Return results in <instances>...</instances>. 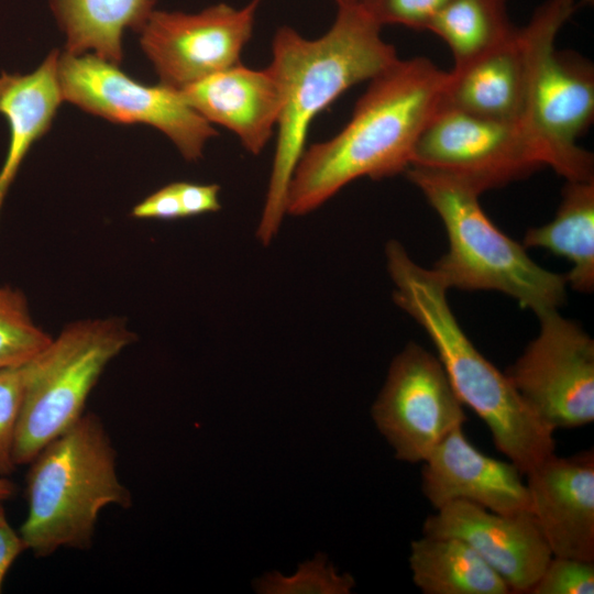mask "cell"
I'll return each instance as SVG.
<instances>
[{
  "instance_id": "cell-1",
  "label": "cell",
  "mask_w": 594,
  "mask_h": 594,
  "mask_svg": "<svg viewBox=\"0 0 594 594\" xmlns=\"http://www.w3.org/2000/svg\"><path fill=\"white\" fill-rule=\"evenodd\" d=\"M447 80L448 72L421 56L398 58L371 79L345 127L305 148L286 213H309L356 178L405 173L420 133L442 105Z\"/></svg>"
},
{
  "instance_id": "cell-2",
  "label": "cell",
  "mask_w": 594,
  "mask_h": 594,
  "mask_svg": "<svg viewBox=\"0 0 594 594\" xmlns=\"http://www.w3.org/2000/svg\"><path fill=\"white\" fill-rule=\"evenodd\" d=\"M378 25L359 2L338 7L330 29L305 38L290 26L272 41L273 75L280 97L271 177L256 238L264 245L277 234L286 215L294 169L305 151L311 121L349 88L370 81L397 59Z\"/></svg>"
},
{
  "instance_id": "cell-3",
  "label": "cell",
  "mask_w": 594,
  "mask_h": 594,
  "mask_svg": "<svg viewBox=\"0 0 594 594\" xmlns=\"http://www.w3.org/2000/svg\"><path fill=\"white\" fill-rule=\"evenodd\" d=\"M385 254L395 304L425 329L457 396L487 426L496 449L524 475L552 455L554 432L531 411L507 375L466 337L438 273L415 263L395 240L386 244Z\"/></svg>"
},
{
  "instance_id": "cell-4",
  "label": "cell",
  "mask_w": 594,
  "mask_h": 594,
  "mask_svg": "<svg viewBox=\"0 0 594 594\" xmlns=\"http://www.w3.org/2000/svg\"><path fill=\"white\" fill-rule=\"evenodd\" d=\"M116 460L105 425L91 413L48 442L30 462L28 514L19 531L25 548L40 558L90 548L100 512L132 504Z\"/></svg>"
},
{
  "instance_id": "cell-5",
  "label": "cell",
  "mask_w": 594,
  "mask_h": 594,
  "mask_svg": "<svg viewBox=\"0 0 594 594\" xmlns=\"http://www.w3.org/2000/svg\"><path fill=\"white\" fill-rule=\"evenodd\" d=\"M405 173L444 224L449 250L433 270L448 289L497 290L537 317L558 310L566 296L565 274L539 266L502 232L483 211L481 194L440 172L408 167Z\"/></svg>"
},
{
  "instance_id": "cell-6",
  "label": "cell",
  "mask_w": 594,
  "mask_h": 594,
  "mask_svg": "<svg viewBox=\"0 0 594 594\" xmlns=\"http://www.w3.org/2000/svg\"><path fill=\"white\" fill-rule=\"evenodd\" d=\"M574 0H546L525 25L529 75L520 129L542 166L565 180L594 179L592 153L578 139L594 119V67L556 38L575 10Z\"/></svg>"
},
{
  "instance_id": "cell-7",
  "label": "cell",
  "mask_w": 594,
  "mask_h": 594,
  "mask_svg": "<svg viewBox=\"0 0 594 594\" xmlns=\"http://www.w3.org/2000/svg\"><path fill=\"white\" fill-rule=\"evenodd\" d=\"M134 336L119 319L67 326L23 364V391L13 459L29 464L53 439L82 416L86 400L108 363Z\"/></svg>"
},
{
  "instance_id": "cell-8",
  "label": "cell",
  "mask_w": 594,
  "mask_h": 594,
  "mask_svg": "<svg viewBox=\"0 0 594 594\" xmlns=\"http://www.w3.org/2000/svg\"><path fill=\"white\" fill-rule=\"evenodd\" d=\"M57 77L64 100L111 122L152 125L187 161L199 160L207 141L218 134L179 90L143 85L94 54H59Z\"/></svg>"
},
{
  "instance_id": "cell-9",
  "label": "cell",
  "mask_w": 594,
  "mask_h": 594,
  "mask_svg": "<svg viewBox=\"0 0 594 594\" xmlns=\"http://www.w3.org/2000/svg\"><path fill=\"white\" fill-rule=\"evenodd\" d=\"M539 334L505 374L553 432L594 421V341L558 310L538 317Z\"/></svg>"
},
{
  "instance_id": "cell-10",
  "label": "cell",
  "mask_w": 594,
  "mask_h": 594,
  "mask_svg": "<svg viewBox=\"0 0 594 594\" xmlns=\"http://www.w3.org/2000/svg\"><path fill=\"white\" fill-rule=\"evenodd\" d=\"M409 167L451 175L482 194L527 177L542 164L519 123L441 105L420 133Z\"/></svg>"
},
{
  "instance_id": "cell-11",
  "label": "cell",
  "mask_w": 594,
  "mask_h": 594,
  "mask_svg": "<svg viewBox=\"0 0 594 594\" xmlns=\"http://www.w3.org/2000/svg\"><path fill=\"white\" fill-rule=\"evenodd\" d=\"M372 417L398 460L422 463L466 416L438 356L415 342L393 360Z\"/></svg>"
},
{
  "instance_id": "cell-12",
  "label": "cell",
  "mask_w": 594,
  "mask_h": 594,
  "mask_svg": "<svg viewBox=\"0 0 594 594\" xmlns=\"http://www.w3.org/2000/svg\"><path fill=\"white\" fill-rule=\"evenodd\" d=\"M258 2L240 9L219 3L198 13L154 10L139 33L161 84L183 90L240 64Z\"/></svg>"
},
{
  "instance_id": "cell-13",
  "label": "cell",
  "mask_w": 594,
  "mask_h": 594,
  "mask_svg": "<svg viewBox=\"0 0 594 594\" xmlns=\"http://www.w3.org/2000/svg\"><path fill=\"white\" fill-rule=\"evenodd\" d=\"M422 535L464 541L505 580L513 593H529L552 558L530 512L498 514L454 501L426 518Z\"/></svg>"
},
{
  "instance_id": "cell-14",
  "label": "cell",
  "mask_w": 594,
  "mask_h": 594,
  "mask_svg": "<svg viewBox=\"0 0 594 594\" xmlns=\"http://www.w3.org/2000/svg\"><path fill=\"white\" fill-rule=\"evenodd\" d=\"M525 475L530 512L552 556L594 561V451L553 453Z\"/></svg>"
},
{
  "instance_id": "cell-15",
  "label": "cell",
  "mask_w": 594,
  "mask_h": 594,
  "mask_svg": "<svg viewBox=\"0 0 594 594\" xmlns=\"http://www.w3.org/2000/svg\"><path fill=\"white\" fill-rule=\"evenodd\" d=\"M422 464L421 491L436 509L465 501L498 514L530 512L522 472L510 461L481 452L462 427L451 431Z\"/></svg>"
},
{
  "instance_id": "cell-16",
  "label": "cell",
  "mask_w": 594,
  "mask_h": 594,
  "mask_svg": "<svg viewBox=\"0 0 594 594\" xmlns=\"http://www.w3.org/2000/svg\"><path fill=\"white\" fill-rule=\"evenodd\" d=\"M179 91L208 122L232 131L251 154H260L274 134L280 97L267 67L240 63Z\"/></svg>"
},
{
  "instance_id": "cell-17",
  "label": "cell",
  "mask_w": 594,
  "mask_h": 594,
  "mask_svg": "<svg viewBox=\"0 0 594 594\" xmlns=\"http://www.w3.org/2000/svg\"><path fill=\"white\" fill-rule=\"evenodd\" d=\"M529 75L525 26L499 46L448 72L442 105L480 117L519 123Z\"/></svg>"
},
{
  "instance_id": "cell-18",
  "label": "cell",
  "mask_w": 594,
  "mask_h": 594,
  "mask_svg": "<svg viewBox=\"0 0 594 594\" xmlns=\"http://www.w3.org/2000/svg\"><path fill=\"white\" fill-rule=\"evenodd\" d=\"M59 52L53 50L32 73L0 75V113L9 123V146L0 170V210L31 146L51 128L62 101Z\"/></svg>"
},
{
  "instance_id": "cell-19",
  "label": "cell",
  "mask_w": 594,
  "mask_h": 594,
  "mask_svg": "<svg viewBox=\"0 0 594 594\" xmlns=\"http://www.w3.org/2000/svg\"><path fill=\"white\" fill-rule=\"evenodd\" d=\"M58 25L66 35L67 53L86 54L119 65L123 57L122 35L139 32L156 0H50Z\"/></svg>"
},
{
  "instance_id": "cell-20",
  "label": "cell",
  "mask_w": 594,
  "mask_h": 594,
  "mask_svg": "<svg viewBox=\"0 0 594 594\" xmlns=\"http://www.w3.org/2000/svg\"><path fill=\"white\" fill-rule=\"evenodd\" d=\"M522 245L542 248L565 257L572 264L565 274L568 284L578 292L591 293L594 288V179L566 180L554 219L530 228Z\"/></svg>"
},
{
  "instance_id": "cell-21",
  "label": "cell",
  "mask_w": 594,
  "mask_h": 594,
  "mask_svg": "<svg viewBox=\"0 0 594 594\" xmlns=\"http://www.w3.org/2000/svg\"><path fill=\"white\" fill-rule=\"evenodd\" d=\"M413 582L424 594H509L505 580L468 543L424 536L410 544Z\"/></svg>"
},
{
  "instance_id": "cell-22",
  "label": "cell",
  "mask_w": 594,
  "mask_h": 594,
  "mask_svg": "<svg viewBox=\"0 0 594 594\" xmlns=\"http://www.w3.org/2000/svg\"><path fill=\"white\" fill-rule=\"evenodd\" d=\"M427 30L448 45L458 67L503 44L516 26L507 0H451Z\"/></svg>"
},
{
  "instance_id": "cell-23",
  "label": "cell",
  "mask_w": 594,
  "mask_h": 594,
  "mask_svg": "<svg viewBox=\"0 0 594 594\" xmlns=\"http://www.w3.org/2000/svg\"><path fill=\"white\" fill-rule=\"evenodd\" d=\"M51 341L32 320L22 293L0 286V369L25 364Z\"/></svg>"
},
{
  "instance_id": "cell-24",
  "label": "cell",
  "mask_w": 594,
  "mask_h": 594,
  "mask_svg": "<svg viewBox=\"0 0 594 594\" xmlns=\"http://www.w3.org/2000/svg\"><path fill=\"white\" fill-rule=\"evenodd\" d=\"M23 391V365L0 369V476L16 464L13 448Z\"/></svg>"
},
{
  "instance_id": "cell-25",
  "label": "cell",
  "mask_w": 594,
  "mask_h": 594,
  "mask_svg": "<svg viewBox=\"0 0 594 594\" xmlns=\"http://www.w3.org/2000/svg\"><path fill=\"white\" fill-rule=\"evenodd\" d=\"M531 594H593L594 561L552 556Z\"/></svg>"
},
{
  "instance_id": "cell-26",
  "label": "cell",
  "mask_w": 594,
  "mask_h": 594,
  "mask_svg": "<svg viewBox=\"0 0 594 594\" xmlns=\"http://www.w3.org/2000/svg\"><path fill=\"white\" fill-rule=\"evenodd\" d=\"M451 0H359L363 10L381 26L403 25L427 30L432 19Z\"/></svg>"
},
{
  "instance_id": "cell-27",
  "label": "cell",
  "mask_w": 594,
  "mask_h": 594,
  "mask_svg": "<svg viewBox=\"0 0 594 594\" xmlns=\"http://www.w3.org/2000/svg\"><path fill=\"white\" fill-rule=\"evenodd\" d=\"M132 216L139 219L164 220L184 218L175 183L158 189L138 204L132 210Z\"/></svg>"
},
{
  "instance_id": "cell-28",
  "label": "cell",
  "mask_w": 594,
  "mask_h": 594,
  "mask_svg": "<svg viewBox=\"0 0 594 594\" xmlns=\"http://www.w3.org/2000/svg\"><path fill=\"white\" fill-rule=\"evenodd\" d=\"M182 204L184 218L218 211L220 187L216 184L202 185L187 182L175 183Z\"/></svg>"
},
{
  "instance_id": "cell-29",
  "label": "cell",
  "mask_w": 594,
  "mask_h": 594,
  "mask_svg": "<svg viewBox=\"0 0 594 594\" xmlns=\"http://www.w3.org/2000/svg\"><path fill=\"white\" fill-rule=\"evenodd\" d=\"M24 550H26L25 544L20 534L9 524L2 502H0V593L10 566Z\"/></svg>"
},
{
  "instance_id": "cell-30",
  "label": "cell",
  "mask_w": 594,
  "mask_h": 594,
  "mask_svg": "<svg viewBox=\"0 0 594 594\" xmlns=\"http://www.w3.org/2000/svg\"><path fill=\"white\" fill-rule=\"evenodd\" d=\"M16 491L15 484L7 479L6 476H0V502H6L11 498Z\"/></svg>"
},
{
  "instance_id": "cell-31",
  "label": "cell",
  "mask_w": 594,
  "mask_h": 594,
  "mask_svg": "<svg viewBox=\"0 0 594 594\" xmlns=\"http://www.w3.org/2000/svg\"><path fill=\"white\" fill-rule=\"evenodd\" d=\"M261 1V0H258ZM338 7L349 6L359 2V0H333Z\"/></svg>"
}]
</instances>
